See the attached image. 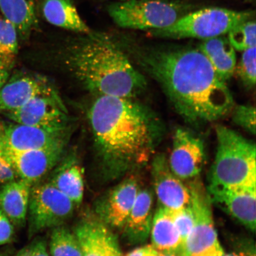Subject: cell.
I'll return each instance as SVG.
<instances>
[{"mask_svg":"<svg viewBox=\"0 0 256 256\" xmlns=\"http://www.w3.org/2000/svg\"><path fill=\"white\" fill-rule=\"evenodd\" d=\"M142 59L144 68L161 86L176 111L192 126L213 122L232 112L231 92L200 49L154 50Z\"/></svg>","mask_w":256,"mask_h":256,"instance_id":"obj_1","label":"cell"},{"mask_svg":"<svg viewBox=\"0 0 256 256\" xmlns=\"http://www.w3.org/2000/svg\"><path fill=\"white\" fill-rule=\"evenodd\" d=\"M88 120L101 154L121 168L146 162L164 134L158 115L133 98L98 96Z\"/></svg>","mask_w":256,"mask_h":256,"instance_id":"obj_2","label":"cell"},{"mask_svg":"<svg viewBox=\"0 0 256 256\" xmlns=\"http://www.w3.org/2000/svg\"><path fill=\"white\" fill-rule=\"evenodd\" d=\"M66 62L76 78L98 96L133 98L146 88L142 74L104 34H88L70 48Z\"/></svg>","mask_w":256,"mask_h":256,"instance_id":"obj_3","label":"cell"},{"mask_svg":"<svg viewBox=\"0 0 256 256\" xmlns=\"http://www.w3.org/2000/svg\"><path fill=\"white\" fill-rule=\"evenodd\" d=\"M217 150L210 186L256 187V144L225 126H218Z\"/></svg>","mask_w":256,"mask_h":256,"instance_id":"obj_4","label":"cell"},{"mask_svg":"<svg viewBox=\"0 0 256 256\" xmlns=\"http://www.w3.org/2000/svg\"><path fill=\"white\" fill-rule=\"evenodd\" d=\"M254 12L210 8L185 14L169 26L150 31L154 36L170 39L208 40L228 34L234 28L251 20Z\"/></svg>","mask_w":256,"mask_h":256,"instance_id":"obj_5","label":"cell"},{"mask_svg":"<svg viewBox=\"0 0 256 256\" xmlns=\"http://www.w3.org/2000/svg\"><path fill=\"white\" fill-rule=\"evenodd\" d=\"M186 10V5L166 0H122L110 5L108 12L121 28L151 31L174 24Z\"/></svg>","mask_w":256,"mask_h":256,"instance_id":"obj_6","label":"cell"},{"mask_svg":"<svg viewBox=\"0 0 256 256\" xmlns=\"http://www.w3.org/2000/svg\"><path fill=\"white\" fill-rule=\"evenodd\" d=\"M188 187L194 224L180 256H222L224 252L214 226L209 194L198 180L191 182Z\"/></svg>","mask_w":256,"mask_h":256,"instance_id":"obj_7","label":"cell"},{"mask_svg":"<svg viewBox=\"0 0 256 256\" xmlns=\"http://www.w3.org/2000/svg\"><path fill=\"white\" fill-rule=\"evenodd\" d=\"M74 204L50 182L31 188L28 214L30 232L60 226L72 216Z\"/></svg>","mask_w":256,"mask_h":256,"instance_id":"obj_8","label":"cell"},{"mask_svg":"<svg viewBox=\"0 0 256 256\" xmlns=\"http://www.w3.org/2000/svg\"><path fill=\"white\" fill-rule=\"evenodd\" d=\"M6 114L14 123L50 130L66 131L68 123L66 108L57 92L38 96Z\"/></svg>","mask_w":256,"mask_h":256,"instance_id":"obj_9","label":"cell"},{"mask_svg":"<svg viewBox=\"0 0 256 256\" xmlns=\"http://www.w3.org/2000/svg\"><path fill=\"white\" fill-rule=\"evenodd\" d=\"M204 160L202 139L190 130L178 128L174 134L171 154L168 159L172 172L181 180L194 178L201 172Z\"/></svg>","mask_w":256,"mask_h":256,"instance_id":"obj_10","label":"cell"},{"mask_svg":"<svg viewBox=\"0 0 256 256\" xmlns=\"http://www.w3.org/2000/svg\"><path fill=\"white\" fill-rule=\"evenodd\" d=\"M66 133L14 122L2 124L0 140L9 151H30L64 147Z\"/></svg>","mask_w":256,"mask_h":256,"instance_id":"obj_11","label":"cell"},{"mask_svg":"<svg viewBox=\"0 0 256 256\" xmlns=\"http://www.w3.org/2000/svg\"><path fill=\"white\" fill-rule=\"evenodd\" d=\"M152 174L160 207L174 213L190 206V190L172 172L164 154H158L154 158Z\"/></svg>","mask_w":256,"mask_h":256,"instance_id":"obj_12","label":"cell"},{"mask_svg":"<svg viewBox=\"0 0 256 256\" xmlns=\"http://www.w3.org/2000/svg\"><path fill=\"white\" fill-rule=\"evenodd\" d=\"M43 76H18L8 80L0 88V112L4 114L20 108L38 96L56 94Z\"/></svg>","mask_w":256,"mask_h":256,"instance_id":"obj_13","label":"cell"},{"mask_svg":"<svg viewBox=\"0 0 256 256\" xmlns=\"http://www.w3.org/2000/svg\"><path fill=\"white\" fill-rule=\"evenodd\" d=\"M2 147L18 177L30 184L40 180L56 164L64 148V147H56L12 152L6 149L3 146Z\"/></svg>","mask_w":256,"mask_h":256,"instance_id":"obj_14","label":"cell"},{"mask_svg":"<svg viewBox=\"0 0 256 256\" xmlns=\"http://www.w3.org/2000/svg\"><path fill=\"white\" fill-rule=\"evenodd\" d=\"M211 202L218 204L247 228H256V187L220 188L210 186Z\"/></svg>","mask_w":256,"mask_h":256,"instance_id":"obj_15","label":"cell"},{"mask_svg":"<svg viewBox=\"0 0 256 256\" xmlns=\"http://www.w3.org/2000/svg\"><path fill=\"white\" fill-rule=\"evenodd\" d=\"M138 182L130 178L112 190L100 204L98 212L108 226L123 228L140 191Z\"/></svg>","mask_w":256,"mask_h":256,"instance_id":"obj_16","label":"cell"},{"mask_svg":"<svg viewBox=\"0 0 256 256\" xmlns=\"http://www.w3.org/2000/svg\"><path fill=\"white\" fill-rule=\"evenodd\" d=\"M82 256H121L116 236L100 220H82L75 230Z\"/></svg>","mask_w":256,"mask_h":256,"instance_id":"obj_17","label":"cell"},{"mask_svg":"<svg viewBox=\"0 0 256 256\" xmlns=\"http://www.w3.org/2000/svg\"><path fill=\"white\" fill-rule=\"evenodd\" d=\"M153 195L148 190H140L132 210L123 227L124 235L133 244L145 242L151 231Z\"/></svg>","mask_w":256,"mask_h":256,"instance_id":"obj_18","label":"cell"},{"mask_svg":"<svg viewBox=\"0 0 256 256\" xmlns=\"http://www.w3.org/2000/svg\"><path fill=\"white\" fill-rule=\"evenodd\" d=\"M31 186L20 179L0 188V210L16 226H23L26 220Z\"/></svg>","mask_w":256,"mask_h":256,"instance_id":"obj_19","label":"cell"},{"mask_svg":"<svg viewBox=\"0 0 256 256\" xmlns=\"http://www.w3.org/2000/svg\"><path fill=\"white\" fill-rule=\"evenodd\" d=\"M41 10L46 21L56 26L86 34L92 32L72 0H44Z\"/></svg>","mask_w":256,"mask_h":256,"instance_id":"obj_20","label":"cell"},{"mask_svg":"<svg viewBox=\"0 0 256 256\" xmlns=\"http://www.w3.org/2000/svg\"><path fill=\"white\" fill-rule=\"evenodd\" d=\"M199 49L222 81L231 78L236 71V50L228 39L220 36L204 40Z\"/></svg>","mask_w":256,"mask_h":256,"instance_id":"obj_21","label":"cell"},{"mask_svg":"<svg viewBox=\"0 0 256 256\" xmlns=\"http://www.w3.org/2000/svg\"><path fill=\"white\" fill-rule=\"evenodd\" d=\"M152 246L160 252H175L180 254L182 242L172 213L159 206L154 216L151 231Z\"/></svg>","mask_w":256,"mask_h":256,"instance_id":"obj_22","label":"cell"},{"mask_svg":"<svg viewBox=\"0 0 256 256\" xmlns=\"http://www.w3.org/2000/svg\"><path fill=\"white\" fill-rule=\"evenodd\" d=\"M2 16L25 38L38 24L34 0H0Z\"/></svg>","mask_w":256,"mask_h":256,"instance_id":"obj_23","label":"cell"},{"mask_svg":"<svg viewBox=\"0 0 256 256\" xmlns=\"http://www.w3.org/2000/svg\"><path fill=\"white\" fill-rule=\"evenodd\" d=\"M74 204H81L84 195V182L81 168L75 162L66 163L54 174L50 182Z\"/></svg>","mask_w":256,"mask_h":256,"instance_id":"obj_24","label":"cell"},{"mask_svg":"<svg viewBox=\"0 0 256 256\" xmlns=\"http://www.w3.org/2000/svg\"><path fill=\"white\" fill-rule=\"evenodd\" d=\"M50 247L51 256H82L78 236L62 226L54 229Z\"/></svg>","mask_w":256,"mask_h":256,"instance_id":"obj_25","label":"cell"},{"mask_svg":"<svg viewBox=\"0 0 256 256\" xmlns=\"http://www.w3.org/2000/svg\"><path fill=\"white\" fill-rule=\"evenodd\" d=\"M18 52V32L10 22L0 16V60L11 67Z\"/></svg>","mask_w":256,"mask_h":256,"instance_id":"obj_26","label":"cell"},{"mask_svg":"<svg viewBox=\"0 0 256 256\" xmlns=\"http://www.w3.org/2000/svg\"><path fill=\"white\" fill-rule=\"evenodd\" d=\"M255 20L243 22L228 32V40L235 50L244 51L254 46L256 43Z\"/></svg>","mask_w":256,"mask_h":256,"instance_id":"obj_27","label":"cell"},{"mask_svg":"<svg viewBox=\"0 0 256 256\" xmlns=\"http://www.w3.org/2000/svg\"><path fill=\"white\" fill-rule=\"evenodd\" d=\"M236 67L238 78L246 88L251 89L256 84V46L242 51Z\"/></svg>","mask_w":256,"mask_h":256,"instance_id":"obj_28","label":"cell"},{"mask_svg":"<svg viewBox=\"0 0 256 256\" xmlns=\"http://www.w3.org/2000/svg\"><path fill=\"white\" fill-rule=\"evenodd\" d=\"M232 120L236 126L252 135L256 134V108L251 105H240L233 111Z\"/></svg>","mask_w":256,"mask_h":256,"instance_id":"obj_29","label":"cell"},{"mask_svg":"<svg viewBox=\"0 0 256 256\" xmlns=\"http://www.w3.org/2000/svg\"><path fill=\"white\" fill-rule=\"evenodd\" d=\"M172 216L176 228L180 236L183 249L194 226V218L190 204L177 212L172 213Z\"/></svg>","mask_w":256,"mask_h":256,"instance_id":"obj_30","label":"cell"},{"mask_svg":"<svg viewBox=\"0 0 256 256\" xmlns=\"http://www.w3.org/2000/svg\"><path fill=\"white\" fill-rule=\"evenodd\" d=\"M18 176L6 156L0 140V184L16 180Z\"/></svg>","mask_w":256,"mask_h":256,"instance_id":"obj_31","label":"cell"},{"mask_svg":"<svg viewBox=\"0 0 256 256\" xmlns=\"http://www.w3.org/2000/svg\"><path fill=\"white\" fill-rule=\"evenodd\" d=\"M14 256H50L46 242L43 240H34L30 244L25 246Z\"/></svg>","mask_w":256,"mask_h":256,"instance_id":"obj_32","label":"cell"},{"mask_svg":"<svg viewBox=\"0 0 256 256\" xmlns=\"http://www.w3.org/2000/svg\"><path fill=\"white\" fill-rule=\"evenodd\" d=\"M14 234V226L10 220L0 210V246L10 242Z\"/></svg>","mask_w":256,"mask_h":256,"instance_id":"obj_33","label":"cell"},{"mask_svg":"<svg viewBox=\"0 0 256 256\" xmlns=\"http://www.w3.org/2000/svg\"><path fill=\"white\" fill-rule=\"evenodd\" d=\"M160 252L152 245H147L137 248L128 254L126 256H160Z\"/></svg>","mask_w":256,"mask_h":256,"instance_id":"obj_34","label":"cell"},{"mask_svg":"<svg viewBox=\"0 0 256 256\" xmlns=\"http://www.w3.org/2000/svg\"><path fill=\"white\" fill-rule=\"evenodd\" d=\"M10 67L0 60V88L8 81Z\"/></svg>","mask_w":256,"mask_h":256,"instance_id":"obj_35","label":"cell"},{"mask_svg":"<svg viewBox=\"0 0 256 256\" xmlns=\"http://www.w3.org/2000/svg\"><path fill=\"white\" fill-rule=\"evenodd\" d=\"M222 256H255V254H250V252H234L228 254H224Z\"/></svg>","mask_w":256,"mask_h":256,"instance_id":"obj_36","label":"cell"},{"mask_svg":"<svg viewBox=\"0 0 256 256\" xmlns=\"http://www.w3.org/2000/svg\"><path fill=\"white\" fill-rule=\"evenodd\" d=\"M160 256H180L178 252H160Z\"/></svg>","mask_w":256,"mask_h":256,"instance_id":"obj_37","label":"cell"},{"mask_svg":"<svg viewBox=\"0 0 256 256\" xmlns=\"http://www.w3.org/2000/svg\"><path fill=\"white\" fill-rule=\"evenodd\" d=\"M2 128V124L1 123V122H0V133H1Z\"/></svg>","mask_w":256,"mask_h":256,"instance_id":"obj_38","label":"cell"}]
</instances>
